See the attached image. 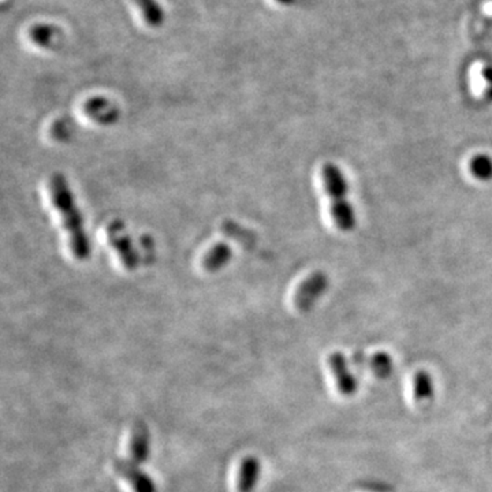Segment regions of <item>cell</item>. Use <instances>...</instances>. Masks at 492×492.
Wrapping results in <instances>:
<instances>
[{
  "label": "cell",
  "instance_id": "cell-9",
  "mask_svg": "<svg viewBox=\"0 0 492 492\" xmlns=\"http://www.w3.org/2000/svg\"><path fill=\"white\" fill-rule=\"evenodd\" d=\"M260 461L249 456L242 459L238 470V479H237V490L238 492H253L260 476Z\"/></svg>",
  "mask_w": 492,
  "mask_h": 492
},
{
  "label": "cell",
  "instance_id": "cell-5",
  "mask_svg": "<svg viewBox=\"0 0 492 492\" xmlns=\"http://www.w3.org/2000/svg\"><path fill=\"white\" fill-rule=\"evenodd\" d=\"M328 366L335 379L336 387L343 396H353L359 390V383L356 376L349 368V362L345 355L341 352L331 353L327 360Z\"/></svg>",
  "mask_w": 492,
  "mask_h": 492
},
{
  "label": "cell",
  "instance_id": "cell-7",
  "mask_svg": "<svg viewBox=\"0 0 492 492\" xmlns=\"http://www.w3.org/2000/svg\"><path fill=\"white\" fill-rule=\"evenodd\" d=\"M82 112L87 118L101 126H110L118 122L121 111L118 107L104 96L88 98L82 105Z\"/></svg>",
  "mask_w": 492,
  "mask_h": 492
},
{
  "label": "cell",
  "instance_id": "cell-8",
  "mask_svg": "<svg viewBox=\"0 0 492 492\" xmlns=\"http://www.w3.org/2000/svg\"><path fill=\"white\" fill-rule=\"evenodd\" d=\"M129 453L131 461L138 465L145 463L149 457V429L141 420L135 422L131 426Z\"/></svg>",
  "mask_w": 492,
  "mask_h": 492
},
{
  "label": "cell",
  "instance_id": "cell-11",
  "mask_svg": "<svg viewBox=\"0 0 492 492\" xmlns=\"http://www.w3.org/2000/svg\"><path fill=\"white\" fill-rule=\"evenodd\" d=\"M413 398L417 403H429L435 398V382L429 372L417 371L413 376Z\"/></svg>",
  "mask_w": 492,
  "mask_h": 492
},
{
  "label": "cell",
  "instance_id": "cell-18",
  "mask_svg": "<svg viewBox=\"0 0 492 492\" xmlns=\"http://www.w3.org/2000/svg\"><path fill=\"white\" fill-rule=\"evenodd\" d=\"M483 77L487 84V96L492 100V67H486L483 70Z\"/></svg>",
  "mask_w": 492,
  "mask_h": 492
},
{
  "label": "cell",
  "instance_id": "cell-6",
  "mask_svg": "<svg viewBox=\"0 0 492 492\" xmlns=\"http://www.w3.org/2000/svg\"><path fill=\"white\" fill-rule=\"evenodd\" d=\"M112 468L118 476L131 484L134 492H156L154 480L138 468V463L131 459H115Z\"/></svg>",
  "mask_w": 492,
  "mask_h": 492
},
{
  "label": "cell",
  "instance_id": "cell-17",
  "mask_svg": "<svg viewBox=\"0 0 492 492\" xmlns=\"http://www.w3.org/2000/svg\"><path fill=\"white\" fill-rule=\"evenodd\" d=\"M55 36L54 28L50 27H38L32 32V38L41 47H50L51 38Z\"/></svg>",
  "mask_w": 492,
  "mask_h": 492
},
{
  "label": "cell",
  "instance_id": "cell-16",
  "mask_svg": "<svg viewBox=\"0 0 492 492\" xmlns=\"http://www.w3.org/2000/svg\"><path fill=\"white\" fill-rule=\"evenodd\" d=\"M71 122L66 118H61V119H57L51 129H50V133H51V137L54 140H58V141H66L70 138L71 135Z\"/></svg>",
  "mask_w": 492,
  "mask_h": 492
},
{
  "label": "cell",
  "instance_id": "cell-2",
  "mask_svg": "<svg viewBox=\"0 0 492 492\" xmlns=\"http://www.w3.org/2000/svg\"><path fill=\"white\" fill-rule=\"evenodd\" d=\"M322 179L336 228L343 232L353 231L357 226V216L353 204L348 200L349 185L343 171L336 164L326 163L322 168Z\"/></svg>",
  "mask_w": 492,
  "mask_h": 492
},
{
  "label": "cell",
  "instance_id": "cell-10",
  "mask_svg": "<svg viewBox=\"0 0 492 492\" xmlns=\"http://www.w3.org/2000/svg\"><path fill=\"white\" fill-rule=\"evenodd\" d=\"M231 256L232 253L228 244H223V242L215 244L204 253L201 259V267L205 272H211V274L221 271L229 264Z\"/></svg>",
  "mask_w": 492,
  "mask_h": 492
},
{
  "label": "cell",
  "instance_id": "cell-14",
  "mask_svg": "<svg viewBox=\"0 0 492 492\" xmlns=\"http://www.w3.org/2000/svg\"><path fill=\"white\" fill-rule=\"evenodd\" d=\"M222 231H223L225 235H228L230 238H234L238 244H242L246 248H251L253 241H255V237H253V234L249 230L244 229L239 225H237L234 222H230V221L223 222Z\"/></svg>",
  "mask_w": 492,
  "mask_h": 492
},
{
  "label": "cell",
  "instance_id": "cell-3",
  "mask_svg": "<svg viewBox=\"0 0 492 492\" xmlns=\"http://www.w3.org/2000/svg\"><path fill=\"white\" fill-rule=\"evenodd\" d=\"M329 286V278L325 271H315L305 278L295 290L293 297L295 308L301 313L311 312L319 299L326 295Z\"/></svg>",
  "mask_w": 492,
  "mask_h": 492
},
{
  "label": "cell",
  "instance_id": "cell-4",
  "mask_svg": "<svg viewBox=\"0 0 492 492\" xmlns=\"http://www.w3.org/2000/svg\"><path fill=\"white\" fill-rule=\"evenodd\" d=\"M105 237L108 245L118 255L124 268L134 271L138 267V255L133 246L125 223L122 221H112L105 229Z\"/></svg>",
  "mask_w": 492,
  "mask_h": 492
},
{
  "label": "cell",
  "instance_id": "cell-1",
  "mask_svg": "<svg viewBox=\"0 0 492 492\" xmlns=\"http://www.w3.org/2000/svg\"><path fill=\"white\" fill-rule=\"evenodd\" d=\"M50 197L54 208L58 211L73 256L77 260H87L91 256L89 239L84 230V221L74 197L68 188L67 179L62 174H52L50 178Z\"/></svg>",
  "mask_w": 492,
  "mask_h": 492
},
{
  "label": "cell",
  "instance_id": "cell-15",
  "mask_svg": "<svg viewBox=\"0 0 492 492\" xmlns=\"http://www.w3.org/2000/svg\"><path fill=\"white\" fill-rule=\"evenodd\" d=\"M141 7L145 20L152 27H159L163 21V13L155 0H135Z\"/></svg>",
  "mask_w": 492,
  "mask_h": 492
},
{
  "label": "cell",
  "instance_id": "cell-13",
  "mask_svg": "<svg viewBox=\"0 0 492 492\" xmlns=\"http://www.w3.org/2000/svg\"><path fill=\"white\" fill-rule=\"evenodd\" d=\"M469 170L472 175L482 181L489 182L492 179V158L486 154H479L473 156L469 162Z\"/></svg>",
  "mask_w": 492,
  "mask_h": 492
},
{
  "label": "cell",
  "instance_id": "cell-12",
  "mask_svg": "<svg viewBox=\"0 0 492 492\" xmlns=\"http://www.w3.org/2000/svg\"><path fill=\"white\" fill-rule=\"evenodd\" d=\"M361 362H365L372 371V373L379 379H389L394 373L395 365L393 357L386 352H378L368 360Z\"/></svg>",
  "mask_w": 492,
  "mask_h": 492
}]
</instances>
